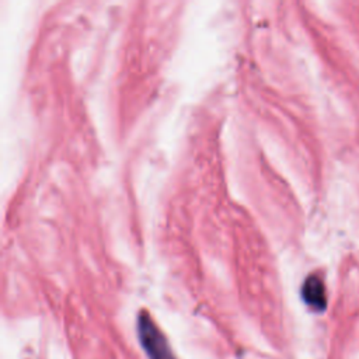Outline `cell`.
Here are the masks:
<instances>
[{"mask_svg": "<svg viewBox=\"0 0 359 359\" xmlns=\"http://www.w3.org/2000/svg\"><path fill=\"white\" fill-rule=\"evenodd\" d=\"M137 331L149 359H175L167 339L147 313L139 316Z\"/></svg>", "mask_w": 359, "mask_h": 359, "instance_id": "1", "label": "cell"}, {"mask_svg": "<svg viewBox=\"0 0 359 359\" xmlns=\"http://www.w3.org/2000/svg\"><path fill=\"white\" fill-rule=\"evenodd\" d=\"M302 293L306 303L313 309L323 310L325 307V289L321 279L316 275H311L306 279Z\"/></svg>", "mask_w": 359, "mask_h": 359, "instance_id": "2", "label": "cell"}]
</instances>
